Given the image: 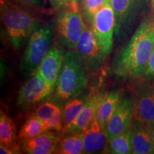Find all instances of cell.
<instances>
[{
  "label": "cell",
  "mask_w": 154,
  "mask_h": 154,
  "mask_svg": "<svg viewBox=\"0 0 154 154\" xmlns=\"http://www.w3.org/2000/svg\"><path fill=\"white\" fill-rule=\"evenodd\" d=\"M154 45V19L142 21L129 42L116 56L113 72L124 79L145 74Z\"/></svg>",
  "instance_id": "1"
},
{
  "label": "cell",
  "mask_w": 154,
  "mask_h": 154,
  "mask_svg": "<svg viewBox=\"0 0 154 154\" xmlns=\"http://www.w3.org/2000/svg\"><path fill=\"white\" fill-rule=\"evenodd\" d=\"M17 0H0L1 19L13 48L19 50L38 28V22Z\"/></svg>",
  "instance_id": "2"
},
{
  "label": "cell",
  "mask_w": 154,
  "mask_h": 154,
  "mask_svg": "<svg viewBox=\"0 0 154 154\" xmlns=\"http://www.w3.org/2000/svg\"><path fill=\"white\" fill-rule=\"evenodd\" d=\"M85 71L75 50L66 51L56 84V95L59 99H74L82 92L87 84Z\"/></svg>",
  "instance_id": "3"
},
{
  "label": "cell",
  "mask_w": 154,
  "mask_h": 154,
  "mask_svg": "<svg viewBox=\"0 0 154 154\" xmlns=\"http://www.w3.org/2000/svg\"><path fill=\"white\" fill-rule=\"evenodd\" d=\"M52 38V32L49 26L38 27L34 31L20 63L21 71L24 75L34 74L49 51Z\"/></svg>",
  "instance_id": "4"
},
{
  "label": "cell",
  "mask_w": 154,
  "mask_h": 154,
  "mask_svg": "<svg viewBox=\"0 0 154 154\" xmlns=\"http://www.w3.org/2000/svg\"><path fill=\"white\" fill-rule=\"evenodd\" d=\"M92 32L100 47L106 55L112 49L115 32V15L110 0H106L94 14L91 22Z\"/></svg>",
  "instance_id": "5"
},
{
  "label": "cell",
  "mask_w": 154,
  "mask_h": 154,
  "mask_svg": "<svg viewBox=\"0 0 154 154\" xmlns=\"http://www.w3.org/2000/svg\"><path fill=\"white\" fill-rule=\"evenodd\" d=\"M75 51L87 72H94L99 69L106 56L101 50L92 30L86 25L77 42Z\"/></svg>",
  "instance_id": "6"
},
{
  "label": "cell",
  "mask_w": 154,
  "mask_h": 154,
  "mask_svg": "<svg viewBox=\"0 0 154 154\" xmlns=\"http://www.w3.org/2000/svg\"><path fill=\"white\" fill-rule=\"evenodd\" d=\"M54 88L47 80L35 72L19 90L18 104L24 109H31L49 97Z\"/></svg>",
  "instance_id": "7"
},
{
  "label": "cell",
  "mask_w": 154,
  "mask_h": 154,
  "mask_svg": "<svg viewBox=\"0 0 154 154\" xmlns=\"http://www.w3.org/2000/svg\"><path fill=\"white\" fill-rule=\"evenodd\" d=\"M57 30L66 47L74 49L85 26L79 11H63L57 18Z\"/></svg>",
  "instance_id": "8"
},
{
  "label": "cell",
  "mask_w": 154,
  "mask_h": 154,
  "mask_svg": "<svg viewBox=\"0 0 154 154\" xmlns=\"http://www.w3.org/2000/svg\"><path fill=\"white\" fill-rule=\"evenodd\" d=\"M115 15V33L119 34L136 18L146 0H110Z\"/></svg>",
  "instance_id": "9"
},
{
  "label": "cell",
  "mask_w": 154,
  "mask_h": 154,
  "mask_svg": "<svg viewBox=\"0 0 154 154\" xmlns=\"http://www.w3.org/2000/svg\"><path fill=\"white\" fill-rule=\"evenodd\" d=\"M135 102L128 98L121 99L108 123L106 133L108 138L122 134L131 126Z\"/></svg>",
  "instance_id": "10"
},
{
  "label": "cell",
  "mask_w": 154,
  "mask_h": 154,
  "mask_svg": "<svg viewBox=\"0 0 154 154\" xmlns=\"http://www.w3.org/2000/svg\"><path fill=\"white\" fill-rule=\"evenodd\" d=\"M107 93L104 91H95L86 100L82 112L72 124L65 127L63 134H73L81 131L96 117L98 109Z\"/></svg>",
  "instance_id": "11"
},
{
  "label": "cell",
  "mask_w": 154,
  "mask_h": 154,
  "mask_svg": "<svg viewBox=\"0 0 154 154\" xmlns=\"http://www.w3.org/2000/svg\"><path fill=\"white\" fill-rule=\"evenodd\" d=\"M131 128L132 132L133 153H154L152 126L133 117Z\"/></svg>",
  "instance_id": "12"
},
{
  "label": "cell",
  "mask_w": 154,
  "mask_h": 154,
  "mask_svg": "<svg viewBox=\"0 0 154 154\" xmlns=\"http://www.w3.org/2000/svg\"><path fill=\"white\" fill-rule=\"evenodd\" d=\"M59 141L55 133L47 131L34 138L22 140V149L29 154L57 153Z\"/></svg>",
  "instance_id": "13"
},
{
  "label": "cell",
  "mask_w": 154,
  "mask_h": 154,
  "mask_svg": "<svg viewBox=\"0 0 154 154\" xmlns=\"http://www.w3.org/2000/svg\"><path fill=\"white\" fill-rule=\"evenodd\" d=\"M63 59V54L61 50L56 47H51L36 72L54 87L60 72Z\"/></svg>",
  "instance_id": "14"
},
{
  "label": "cell",
  "mask_w": 154,
  "mask_h": 154,
  "mask_svg": "<svg viewBox=\"0 0 154 154\" xmlns=\"http://www.w3.org/2000/svg\"><path fill=\"white\" fill-rule=\"evenodd\" d=\"M82 131L84 133V153H96L105 147L108 140L106 133L96 117Z\"/></svg>",
  "instance_id": "15"
},
{
  "label": "cell",
  "mask_w": 154,
  "mask_h": 154,
  "mask_svg": "<svg viewBox=\"0 0 154 154\" xmlns=\"http://www.w3.org/2000/svg\"><path fill=\"white\" fill-rule=\"evenodd\" d=\"M33 115L39 119L49 130L61 131L63 130L62 111L54 103H42L37 107Z\"/></svg>",
  "instance_id": "16"
},
{
  "label": "cell",
  "mask_w": 154,
  "mask_h": 154,
  "mask_svg": "<svg viewBox=\"0 0 154 154\" xmlns=\"http://www.w3.org/2000/svg\"><path fill=\"white\" fill-rule=\"evenodd\" d=\"M143 122L153 126L154 124V88H148L135 103L134 116Z\"/></svg>",
  "instance_id": "17"
},
{
  "label": "cell",
  "mask_w": 154,
  "mask_h": 154,
  "mask_svg": "<svg viewBox=\"0 0 154 154\" xmlns=\"http://www.w3.org/2000/svg\"><path fill=\"white\" fill-rule=\"evenodd\" d=\"M120 101L121 98L119 91H113L107 94L103 101L101 102L96 113V118L103 129L105 131L108 123L116 109L118 106Z\"/></svg>",
  "instance_id": "18"
},
{
  "label": "cell",
  "mask_w": 154,
  "mask_h": 154,
  "mask_svg": "<svg viewBox=\"0 0 154 154\" xmlns=\"http://www.w3.org/2000/svg\"><path fill=\"white\" fill-rule=\"evenodd\" d=\"M0 143L2 145L20 151V147L17 143L16 126L14 121L2 111L0 112Z\"/></svg>",
  "instance_id": "19"
},
{
  "label": "cell",
  "mask_w": 154,
  "mask_h": 154,
  "mask_svg": "<svg viewBox=\"0 0 154 154\" xmlns=\"http://www.w3.org/2000/svg\"><path fill=\"white\" fill-rule=\"evenodd\" d=\"M57 153H84V133L83 131L73 134H68L59 141Z\"/></svg>",
  "instance_id": "20"
},
{
  "label": "cell",
  "mask_w": 154,
  "mask_h": 154,
  "mask_svg": "<svg viewBox=\"0 0 154 154\" xmlns=\"http://www.w3.org/2000/svg\"><path fill=\"white\" fill-rule=\"evenodd\" d=\"M109 140V149L116 154L133 153L132 132L131 126L122 134L117 135Z\"/></svg>",
  "instance_id": "21"
},
{
  "label": "cell",
  "mask_w": 154,
  "mask_h": 154,
  "mask_svg": "<svg viewBox=\"0 0 154 154\" xmlns=\"http://www.w3.org/2000/svg\"><path fill=\"white\" fill-rule=\"evenodd\" d=\"M49 130L48 127L39 119L32 115L23 125L18 134V138L20 140L29 139Z\"/></svg>",
  "instance_id": "22"
},
{
  "label": "cell",
  "mask_w": 154,
  "mask_h": 154,
  "mask_svg": "<svg viewBox=\"0 0 154 154\" xmlns=\"http://www.w3.org/2000/svg\"><path fill=\"white\" fill-rule=\"evenodd\" d=\"M86 100L84 99H72L69 101L62 110L63 129L65 127L72 124L77 119L83 108L85 105Z\"/></svg>",
  "instance_id": "23"
},
{
  "label": "cell",
  "mask_w": 154,
  "mask_h": 154,
  "mask_svg": "<svg viewBox=\"0 0 154 154\" xmlns=\"http://www.w3.org/2000/svg\"><path fill=\"white\" fill-rule=\"evenodd\" d=\"M106 1V0H86L82 9L84 16L88 22L91 23L94 14L101 8Z\"/></svg>",
  "instance_id": "24"
},
{
  "label": "cell",
  "mask_w": 154,
  "mask_h": 154,
  "mask_svg": "<svg viewBox=\"0 0 154 154\" xmlns=\"http://www.w3.org/2000/svg\"><path fill=\"white\" fill-rule=\"evenodd\" d=\"M144 75L146 76H154V45L153 49L151 51V56H150L147 69H146V71Z\"/></svg>",
  "instance_id": "25"
},
{
  "label": "cell",
  "mask_w": 154,
  "mask_h": 154,
  "mask_svg": "<svg viewBox=\"0 0 154 154\" xmlns=\"http://www.w3.org/2000/svg\"><path fill=\"white\" fill-rule=\"evenodd\" d=\"M53 8L57 10L70 7L69 0H49Z\"/></svg>",
  "instance_id": "26"
},
{
  "label": "cell",
  "mask_w": 154,
  "mask_h": 154,
  "mask_svg": "<svg viewBox=\"0 0 154 154\" xmlns=\"http://www.w3.org/2000/svg\"><path fill=\"white\" fill-rule=\"evenodd\" d=\"M19 153H21L19 150L0 144V153L1 154H14Z\"/></svg>",
  "instance_id": "27"
},
{
  "label": "cell",
  "mask_w": 154,
  "mask_h": 154,
  "mask_svg": "<svg viewBox=\"0 0 154 154\" xmlns=\"http://www.w3.org/2000/svg\"><path fill=\"white\" fill-rule=\"evenodd\" d=\"M22 5L29 6V7H33L39 5L40 0H17Z\"/></svg>",
  "instance_id": "28"
},
{
  "label": "cell",
  "mask_w": 154,
  "mask_h": 154,
  "mask_svg": "<svg viewBox=\"0 0 154 154\" xmlns=\"http://www.w3.org/2000/svg\"><path fill=\"white\" fill-rule=\"evenodd\" d=\"M70 3V9L73 11H79V0H69Z\"/></svg>",
  "instance_id": "29"
},
{
  "label": "cell",
  "mask_w": 154,
  "mask_h": 154,
  "mask_svg": "<svg viewBox=\"0 0 154 154\" xmlns=\"http://www.w3.org/2000/svg\"><path fill=\"white\" fill-rule=\"evenodd\" d=\"M85 2H86V0H79V7H82V8H83Z\"/></svg>",
  "instance_id": "30"
},
{
  "label": "cell",
  "mask_w": 154,
  "mask_h": 154,
  "mask_svg": "<svg viewBox=\"0 0 154 154\" xmlns=\"http://www.w3.org/2000/svg\"><path fill=\"white\" fill-rule=\"evenodd\" d=\"M152 129H153V143H154V124L152 126Z\"/></svg>",
  "instance_id": "31"
},
{
  "label": "cell",
  "mask_w": 154,
  "mask_h": 154,
  "mask_svg": "<svg viewBox=\"0 0 154 154\" xmlns=\"http://www.w3.org/2000/svg\"><path fill=\"white\" fill-rule=\"evenodd\" d=\"M151 2H152V7H153V9L154 11V0H151Z\"/></svg>",
  "instance_id": "32"
}]
</instances>
